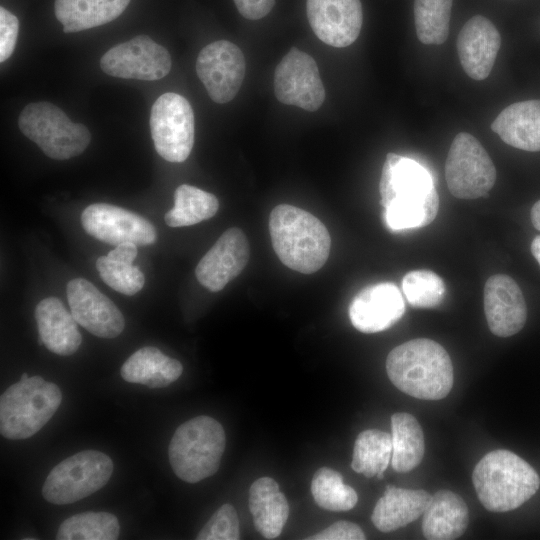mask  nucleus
<instances>
[{
  "label": "nucleus",
  "instance_id": "obj_37",
  "mask_svg": "<svg viewBox=\"0 0 540 540\" xmlns=\"http://www.w3.org/2000/svg\"><path fill=\"white\" fill-rule=\"evenodd\" d=\"M19 21L17 17L0 7V62L6 61L13 53L18 38Z\"/></svg>",
  "mask_w": 540,
  "mask_h": 540
},
{
  "label": "nucleus",
  "instance_id": "obj_31",
  "mask_svg": "<svg viewBox=\"0 0 540 540\" xmlns=\"http://www.w3.org/2000/svg\"><path fill=\"white\" fill-rule=\"evenodd\" d=\"M120 526L108 512H85L64 520L56 534L58 540H115Z\"/></svg>",
  "mask_w": 540,
  "mask_h": 540
},
{
  "label": "nucleus",
  "instance_id": "obj_25",
  "mask_svg": "<svg viewBox=\"0 0 540 540\" xmlns=\"http://www.w3.org/2000/svg\"><path fill=\"white\" fill-rule=\"evenodd\" d=\"M249 509L256 530L264 538L274 539L281 534L289 515V505L274 479L262 477L252 483Z\"/></svg>",
  "mask_w": 540,
  "mask_h": 540
},
{
  "label": "nucleus",
  "instance_id": "obj_29",
  "mask_svg": "<svg viewBox=\"0 0 540 540\" xmlns=\"http://www.w3.org/2000/svg\"><path fill=\"white\" fill-rule=\"evenodd\" d=\"M219 208L215 195L197 187L182 184L174 192V206L165 216L170 227L191 226L213 217Z\"/></svg>",
  "mask_w": 540,
  "mask_h": 540
},
{
  "label": "nucleus",
  "instance_id": "obj_20",
  "mask_svg": "<svg viewBox=\"0 0 540 540\" xmlns=\"http://www.w3.org/2000/svg\"><path fill=\"white\" fill-rule=\"evenodd\" d=\"M501 36L495 25L482 15L470 18L461 28L456 42L464 72L472 79H486L492 71Z\"/></svg>",
  "mask_w": 540,
  "mask_h": 540
},
{
  "label": "nucleus",
  "instance_id": "obj_28",
  "mask_svg": "<svg viewBox=\"0 0 540 540\" xmlns=\"http://www.w3.org/2000/svg\"><path fill=\"white\" fill-rule=\"evenodd\" d=\"M391 439V464L396 472H409L421 463L425 451L424 434L412 414L398 412L392 415Z\"/></svg>",
  "mask_w": 540,
  "mask_h": 540
},
{
  "label": "nucleus",
  "instance_id": "obj_7",
  "mask_svg": "<svg viewBox=\"0 0 540 540\" xmlns=\"http://www.w3.org/2000/svg\"><path fill=\"white\" fill-rule=\"evenodd\" d=\"M18 125L28 139L55 160L80 155L91 141L85 125L72 122L60 108L49 102L28 104L20 113Z\"/></svg>",
  "mask_w": 540,
  "mask_h": 540
},
{
  "label": "nucleus",
  "instance_id": "obj_8",
  "mask_svg": "<svg viewBox=\"0 0 540 540\" xmlns=\"http://www.w3.org/2000/svg\"><path fill=\"white\" fill-rule=\"evenodd\" d=\"M113 472L111 458L97 450L78 452L57 464L42 488L44 499L63 505L79 501L105 486Z\"/></svg>",
  "mask_w": 540,
  "mask_h": 540
},
{
  "label": "nucleus",
  "instance_id": "obj_42",
  "mask_svg": "<svg viewBox=\"0 0 540 540\" xmlns=\"http://www.w3.org/2000/svg\"><path fill=\"white\" fill-rule=\"evenodd\" d=\"M531 253L540 265V235L535 236L532 240Z\"/></svg>",
  "mask_w": 540,
  "mask_h": 540
},
{
  "label": "nucleus",
  "instance_id": "obj_18",
  "mask_svg": "<svg viewBox=\"0 0 540 540\" xmlns=\"http://www.w3.org/2000/svg\"><path fill=\"white\" fill-rule=\"evenodd\" d=\"M405 302L392 282H380L360 290L349 306L352 325L363 333L384 331L400 320Z\"/></svg>",
  "mask_w": 540,
  "mask_h": 540
},
{
  "label": "nucleus",
  "instance_id": "obj_27",
  "mask_svg": "<svg viewBox=\"0 0 540 540\" xmlns=\"http://www.w3.org/2000/svg\"><path fill=\"white\" fill-rule=\"evenodd\" d=\"M130 0H55L57 20L66 33L79 32L113 21Z\"/></svg>",
  "mask_w": 540,
  "mask_h": 540
},
{
  "label": "nucleus",
  "instance_id": "obj_21",
  "mask_svg": "<svg viewBox=\"0 0 540 540\" xmlns=\"http://www.w3.org/2000/svg\"><path fill=\"white\" fill-rule=\"evenodd\" d=\"M39 345H44L49 351L69 356L74 354L81 345L82 336L74 319L60 299L47 297L41 300L35 308Z\"/></svg>",
  "mask_w": 540,
  "mask_h": 540
},
{
  "label": "nucleus",
  "instance_id": "obj_26",
  "mask_svg": "<svg viewBox=\"0 0 540 540\" xmlns=\"http://www.w3.org/2000/svg\"><path fill=\"white\" fill-rule=\"evenodd\" d=\"M182 371L183 366L177 359L163 354L156 347L146 346L134 352L124 362L121 376L130 383L162 388L176 381Z\"/></svg>",
  "mask_w": 540,
  "mask_h": 540
},
{
  "label": "nucleus",
  "instance_id": "obj_2",
  "mask_svg": "<svg viewBox=\"0 0 540 540\" xmlns=\"http://www.w3.org/2000/svg\"><path fill=\"white\" fill-rule=\"evenodd\" d=\"M386 371L399 390L424 400L446 397L454 381L449 354L428 338L412 339L393 348L386 359Z\"/></svg>",
  "mask_w": 540,
  "mask_h": 540
},
{
  "label": "nucleus",
  "instance_id": "obj_15",
  "mask_svg": "<svg viewBox=\"0 0 540 540\" xmlns=\"http://www.w3.org/2000/svg\"><path fill=\"white\" fill-rule=\"evenodd\" d=\"M67 300L74 319L91 334L115 338L122 333L125 321L118 307L91 282L74 278L67 284Z\"/></svg>",
  "mask_w": 540,
  "mask_h": 540
},
{
  "label": "nucleus",
  "instance_id": "obj_43",
  "mask_svg": "<svg viewBox=\"0 0 540 540\" xmlns=\"http://www.w3.org/2000/svg\"><path fill=\"white\" fill-rule=\"evenodd\" d=\"M28 378H29L28 374H27V373H23V374L21 375L20 380H27Z\"/></svg>",
  "mask_w": 540,
  "mask_h": 540
},
{
  "label": "nucleus",
  "instance_id": "obj_11",
  "mask_svg": "<svg viewBox=\"0 0 540 540\" xmlns=\"http://www.w3.org/2000/svg\"><path fill=\"white\" fill-rule=\"evenodd\" d=\"M171 66L169 52L146 35L112 47L100 60L102 71L110 76L145 81L165 77Z\"/></svg>",
  "mask_w": 540,
  "mask_h": 540
},
{
  "label": "nucleus",
  "instance_id": "obj_35",
  "mask_svg": "<svg viewBox=\"0 0 540 540\" xmlns=\"http://www.w3.org/2000/svg\"><path fill=\"white\" fill-rule=\"evenodd\" d=\"M96 268L102 280L121 294L134 295L144 286V274L133 264L116 261L105 255L98 257Z\"/></svg>",
  "mask_w": 540,
  "mask_h": 540
},
{
  "label": "nucleus",
  "instance_id": "obj_9",
  "mask_svg": "<svg viewBox=\"0 0 540 540\" xmlns=\"http://www.w3.org/2000/svg\"><path fill=\"white\" fill-rule=\"evenodd\" d=\"M450 193L459 199L488 196L496 181V168L482 144L467 132L453 139L445 163Z\"/></svg>",
  "mask_w": 540,
  "mask_h": 540
},
{
  "label": "nucleus",
  "instance_id": "obj_12",
  "mask_svg": "<svg viewBox=\"0 0 540 540\" xmlns=\"http://www.w3.org/2000/svg\"><path fill=\"white\" fill-rule=\"evenodd\" d=\"M274 93L283 104L317 110L325 100V89L315 60L292 47L275 69Z\"/></svg>",
  "mask_w": 540,
  "mask_h": 540
},
{
  "label": "nucleus",
  "instance_id": "obj_41",
  "mask_svg": "<svg viewBox=\"0 0 540 540\" xmlns=\"http://www.w3.org/2000/svg\"><path fill=\"white\" fill-rule=\"evenodd\" d=\"M530 217L533 226L540 231V200L532 206Z\"/></svg>",
  "mask_w": 540,
  "mask_h": 540
},
{
  "label": "nucleus",
  "instance_id": "obj_6",
  "mask_svg": "<svg viewBox=\"0 0 540 540\" xmlns=\"http://www.w3.org/2000/svg\"><path fill=\"white\" fill-rule=\"evenodd\" d=\"M62 401L59 387L40 376L9 386L0 397V432L7 439L36 434L55 414Z\"/></svg>",
  "mask_w": 540,
  "mask_h": 540
},
{
  "label": "nucleus",
  "instance_id": "obj_38",
  "mask_svg": "<svg viewBox=\"0 0 540 540\" xmlns=\"http://www.w3.org/2000/svg\"><path fill=\"white\" fill-rule=\"evenodd\" d=\"M365 534L355 523L349 521H338L308 537L310 540H364Z\"/></svg>",
  "mask_w": 540,
  "mask_h": 540
},
{
  "label": "nucleus",
  "instance_id": "obj_33",
  "mask_svg": "<svg viewBox=\"0 0 540 540\" xmlns=\"http://www.w3.org/2000/svg\"><path fill=\"white\" fill-rule=\"evenodd\" d=\"M311 493L316 504L329 511L351 510L358 501L356 491L344 484L339 472L329 467H321L315 472Z\"/></svg>",
  "mask_w": 540,
  "mask_h": 540
},
{
  "label": "nucleus",
  "instance_id": "obj_4",
  "mask_svg": "<svg viewBox=\"0 0 540 540\" xmlns=\"http://www.w3.org/2000/svg\"><path fill=\"white\" fill-rule=\"evenodd\" d=\"M472 482L481 504L491 512L514 510L539 489L536 470L515 453L497 449L475 466Z\"/></svg>",
  "mask_w": 540,
  "mask_h": 540
},
{
  "label": "nucleus",
  "instance_id": "obj_13",
  "mask_svg": "<svg viewBox=\"0 0 540 540\" xmlns=\"http://www.w3.org/2000/svg\"><path fill=\"white\" fill-rule=\"evenodd\" d=\"M81 224L86 233L114 246L124 242L147 246L157 240V231L151 222L132 211L107 203L87 206L81 214Z\"/></svg>",
  "mask_w": 540,
  "mask_h": 540
},
{
  "label": "nucleus",
  "instance_id": "obj_30",
  "mask_svg": "<svg viewBox=\"0 0 540 540\" xmlns=\"http://www.w3.org/2000/svg\"><path fill=\"white\" fill-rule=\"evenodd\" d=\"M392 456V439L378 429L362 431L356 438L351 462L352 469L365 477L384 472Z\"/></svg>",
  "mask_w": 540,
  "mask_h": 540
},
{
  "label": "nucleus",
  "instance_id": "obj_23",
  "mask_svg": "<svg viewBox=\"0 0 540 540\" xmlns=\"http://www.w3.org/2000/svg\"><path fill=\"white\" fill-rule=\"evenodd\" d=\"M469 523L465 501L456 493L435 492L423 513L422 532L429 540H453L464 534Z\"/></svg>",
  "mask_w": 540,
  "mask_h": 540
},
{
  "label": "nucleus",
  "instance_id": "obj_19",
  "mask_svg": "<svg viewBox=\"0 0 540 540\" xmlns=\"http://www.w3.org/2000/svg\"><path fill=\"white\" fill-rule=\"evenodd\" d=\"M484 312L490 331L499 337L518 333L527 320V306L516 281L505 274L489 277L484 286Z\"/></svg>",
  "mask_w": 540,
  "mask_h": 540
},
{
  "label": "nucleus",
  "instance_id": "obj_1",
  "mask_svg": "<svg viewBox=\"0 0 540 540\" xmlns=\"http://www.w3.org/2000/svg\"><path fill=\"white\" fill-rule=\"evenodd\" d=\"M384 220L392 231L427 226L435 219L439 197L432 176L415 160L388 153L379 183Z\"/></svg>",
  "mask_w": 540,
  "mask_h": 540
},
{
  "label": "nucleus",
  "instance_id": "obj_14",
  "mask_svg": "<svg viewBox=\"0 0 540 540\" xmlns=\"http://www.w3.org/2000/svg\"><path fill=\"white\" fill-rule=\"evenodd\" d=\"M246 63L241 49L227 40L205 46L196 60V72L210 98L219 104L231 101L244 80Z\"/></svg>",
  "mask_w": 540,
  "mask_h": 540
},
{
  "label": "nucleus",
  "instance_id": "obj_32",
  "mask_svg": "<svg viewBox=\"0 0 540 540\" xmlns=\"http://www.w3.org/2000/svg\"><path fill=\"white\" fill-rule=\"evenodd\" d=\"M453 0H414V23L419 41L443 44L449 34Z\"/></svg>",
  "mask_w": 540,
  "mask_h": 540
},
{
  "label": "nucleus",
  "instance_id": "obj_17",
  "mask_svg": "<svg viewBox=\"0 0 540 540\" xmlns=\"http://www.w3.org/2000/svg\"><path fill=\"white\" fill-rule=\"evenodd\" d=\"M249 255L243 231L236 227L227 229L199 261L196 278L209 291L218 292L243 271Z\"/></svg>",
  "mask_w": 540,
  "mask_h": 540
},
{
  "label": "nucleus",
  "instance_id": "obj_34",
  "mask_svg": "<svg viewBox=\"0 0 540 540\" xmlns=\"http://www.w3.org/2000/svg\"><path fill=\"white\" fill-rule=\"evenodd\" d=\"M402 290L407 302L417 308L438 306L446 293L442 278L430 270H413L402 279Z\"/></svg>",
  "mask_w": 540,
  "mask_h": 540
},
{
  "label": "nucleus",
  "instance_id": "obj_5",
  "mask_svg": "<svg viewBox=\"0 0 540 540\" xmlns=\"http://www.w3.org/2000/svg\"><path fill=\"white\" fill-rule=\"evenodd\" d=\"M225 445L222 425L210 416H197L176 429L169 444V462L178 478L196 483L217 472Z\"/></svg>",
  "mask_w": 540,
  "mask_h": 540
},
{
  "label": "nucleus",
  "instance_id": "obj_3",
  "mask_svg": "<svg viewBox=\"0 0 540 540\" xmlns=\"http://www.w3.org/2000/svg\"><path fill=\"white\" fill-rule=\"evenodd\" d=\"M269 232L275 253L288 268L303 274L318 271L327 261L331 237L313 214L289 204L273 208Z\"/></svg>",
  "mask_w": 540,
  "mask_h": 540
},
{
  "label": "nucleus",
  "instance_id": "obj_36",
  "mask_svg": "<svg viewBox=\"0 0 540 540\" xmlns=\"http://www.w3.org/2000/svg\"><path fill=\"white\" fill-rule=\"evenodd\" d=\"M239 521L235 508L223 504L198 533V540H238Z\"/></svg>",
  "mask_w": 540,
  "mask_h": 540
},
{
  "label": "nucleus",
  "instance_id": "obj_24",
  "mask_svg": "<svg viewBox=\"0 0 540 540\" xmlns=\"http://www.w3.org/2000/svg\"><path fill=\"white\" fill-rule=\"evenodd\" d=\"M431 497L425 490L388 485L374 507L371 520L381 532L397 530L423 515Z\"/></svg>",
  "mask_w": 540,
  "mask_h": 540
},
{
  "label": "nucleus",
  "instance_id": "obj_39",
  "mask_svg": "<svg viewBox=\"0 0 540 540\" xmlns=\"http://www.w3.org/2000/svg\"><path fill=\"white\" fill-rule=\"evenodd\" d=\"M234 3L243 17L257 20L272 10L275 0H234Z\"/></svg>",
  "mask_w": 540,
  "mask_h": 540
},
{
  "label": "nucleus",
  "instance_id": "obj_40",
  "mask_svg": "<svg viewBox=\"0 0 540 540\" xmlns=\"http://www.w3.org/2000/svg\"><path fill=\"white\" fill-rule=\"evenodd\" d=\"M137 245L132 242H124L117 245L107 256L113 260L132 264L137 256Z\"/></svg>",
  "mask_w": 540,
  "mask_h": 540
},
{
  "label": "nucleus",
  "instance_id": "obj_16",
  "mask_svg": "<svg viewBox=\"0 0 540 540\" xmlns=\"http://www.w3.org/2000/svg\"><path fill=\"white\" fill-rule=\"evenodd\" d=\"M306 9L313 32L325 44L342 48L357 40L363 23L360 0H307Z\"/></svg>",
  "mask_w": 540,
  "mask_h": 540
},
{
  "label": "nucleus",
  "instance_id": "obj_10",
  "mask_svg": "<svg viewBox=\"0 0 540 540\" xmlns=\"http://www.w3.org/2000/svg\"><path fill=\"white\" fill-rule=\"evenodd\" d=\"M150 131L157 153L173 163L185 161L194 144V113L182 95L167 92L154 102Z\"/></svg>",
  "mask_w": 540,
  "mask_h": 540
},
{
  "label": "nucleus",
  "instance_id": "obj_22",
  "mask_svg": "<svg viewBox=\"0 0 540 540\" xmlns=\"http://www.w3.org/2000/svg\"><path fill=\"white\" fill-rule=\"evenodd\" d=\"M491 129L514 148L540 151V100H525L507 106L492 122Z\"/></svg>",
  "mask_w": 540,
  "mask_h": 540
}]
</instances>
